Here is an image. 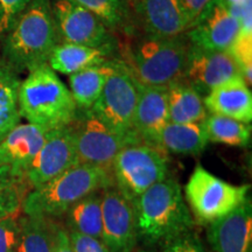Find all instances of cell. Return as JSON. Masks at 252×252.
<instances>
[{
    "mask_svg": "<svg viewBox=\"0 0 252 252\" xmlns=\"http://www.w3.org/2000/svg\"><path fill=\"white\" fill-rule=\"evenodd\" d=\"M1 41L5 63L17 74L48 64L59 43L52 1L32 0Z\"/></svg>",
    "mask_w": 252,
    "mask_h": 252,
    "instance_id": "cell-1",
    "label": "cell"
},
{
    "mask_svg": "<svg viewBox=\"0 0 252 252\" xmlns=\"http://www.w3.org/2000/svg\"><path fill=\"white\" fill-rule=\"evenodd\" d=\"M138 239L144 244H162L167 239L193 230L194 220L182 196L181 186L166 178L132 202Z\"/></svg>",
    "mask_w": 252,
    "mask_h": 252,
    "instance_id": "cell-2",
    "label": "cell"
},
{
    "mask_svg": "<svg viewBox=\"0 0 252 252\" xmlns=\"http://www.w3.org/2000/svg\"><path fill=\"white\" fill-rule=\"evenodd\" d=\"M111 173L99 167L77 163L52 181L31 189L25 195L24 214L59 220L68 209L88 195L112 187Z\"/></svg>",
    "mask_w": 252,
    "mask_h": 252,
    "instance_id": "cell-3",
    "label": "cell"
},
{
    "mask_svg": "<svg viewBox=\"0 0 252 252\" xmlns=\"http://www.w3.org/2000/svg\"><path fill=\"white\" fill-rule=\"evenodd\" d=\"M21 118L47 130L69 126L77 117L70 90L48 64L28 72L18 93Z\"/></svg>",
    "mask_w": 252,
    "mask_h": 252,
    "instance_id": "cell-4",
    "label": "cell"
},
{
    "mask_svg": "<svg viewBox=\"0 0 252 252\" xmlns=\"http://www.w3.org/2000/svg\"><path fill=\"white\" fill-rule=\"evenodd\" d=\"M188 48L186 35L168 39L145 35L123 62L140 86L168 88L184 78Z\"/></svg>",
    "mask_w": 252,
    "mask_h": 252,
    "instance_id": "cell-5",
    "label": "cell"
},
{
    "mask_svg": "<svg viewBox=\"0 0 252 252\" xmlns=\"http://www.w3.org/2000/svg\"><path fill=\"white\" fill-rule=\"evenodd\" d=\"M168 175L166 153L149 144L138 143L123 149L113 160V186L132 203L144 191Z\"/></svg>",
    "mask_w": 252,
    "mask_h": 252,
    "instance_id": "cell-6",
    "label": "cell"
},
{
    "mask_svg": "<svg viewBox=\"0 0 252 252\" xmlns=\"http://www.w3.org/2000/svg\"><path fill=\"white\" fill-rule=\"evenodd\" d=\"M249 189V185H231L197 165L189 176L185 195L197 222L209 224L241 206Z\"/></svg>",
    "mask_w": 252,
    "mask_h": 252,
    "instance_id": "cell-7",
    "label": "cell"
},
{
    "mask_svg": "<svg viewBox=\"0 0 252 252\" xmlns=\"http://www.w3.org/2000/svg\"><path fill=\"white\" fill-rule=\"evenodd\" d=\"M137 102V82L125 63L118 59L115 71L89 111L111 130L140 141L133 128Z\"/></svg>",
    "mask_w": 252,
    "mask_h": 252,
    "instance_id": "cell-8",
    "label": "cell"
},
{
    "mask_svg": "<svg viewBox=\"0 0 252 252\" xmlns=\"http://www.w3.org/2000/svg\"><path fill=\"white\" fill-rule=\"evenodd\" d=\"M74 144L80 163H88L111 173V166L117 154L128 145L141 143L125 137L108 127L89 110L78 111L71 124Z\"/></svg>",
    "mask_w": 252,
    "mask_h": 252,
    "instance_id": "cell-9",
    "label": "cell"
},
{
    "mask_svg": "<svg viewBox=\"0 0 252 252\" xmlns=\"http://www.w3.org/2000/svg\"><path fill=\"white\" fill-rule=\"evenodd\" d=\"M52 11L59 42L116 48L112 32L75 0H55Z\"/></svg>",
    "mask_w": 252,
    "mask_h": 252,
    "instance_id": "cell-10",
    "label": "cell"
},
{
    "mask_svg": "<svg viewBox=\"0 0 252 252\" xmlns=\"http://www.w3.org/2000/svg\"><path fill=\"white\" fill-rule=\"evenodd\" d=\"M77 163L80 161L75 150L71 125L50 130L27 171L25 179L27 188L40 187Z\"/></svg>",
    "mask_w": 252,
    "mask_h": 252,
    "instance_id": "cell-11",
    "label": "cell"
},
{
    "mask_svg": "<svg viewBox=\"0 0 252 252\" xmlns=\"http://www.w3.org/2000/svg\"><path fill=\"white\" fill-rule=\"evenodd\" d=\"M49 131L30 123L18 124L9 131L0 141V175L25 187L28 168Z\"/></svg>",
    "mask_w": 252,
    "mask_h": 252,
    "instance_id": "cell-12",
    "label": "cell"
},
{
    "mask_svg": "<svg viewBox=\"0 0 252 252\" xmlns=\"http://www.w3.org/2000/svg\"><path fill=\"white\" fill-rule=\"evenodd\" d=\"M241 26L224 0H212L186 32L189 43L198 48L228 52Z\"/></svg>",
    "mask_w": 252,
    "mask_h": 252,
    "instance_id": "cell-13",
    "label": "cell"
},
{
    "mask_svg": "<svg viewBox=\"0 0 252 252\" xmlns=\"http://www.w3.org/2000/svg\"><path fill=\"white\" fill-rule=\"evenodd\" d=\"M102 241L112 252H133L138 243L133 206L115 186L102 190Z\"/></svg>",
    "mask_w": 252,
    "mask_h": 252,
    "instance_id": "cell-14",
    "label": "cell"
},
{
    "mask_svg": "<svg viewBox=\"0 0 252 252\" xmlns=\"http://www.w3.org/2000/svg\"><path fill=\"white\" fill-rule=\"evenodd\" d=\"M237 77H243L235 60L228 52L198 48L189 43L182 80L201 94Z\"/></svg>",
    "mask_w": 252,
    "mask_h": 252,
    "instance_id": "cell-15",
    "label": "cell"
},
{
    "mask_svg": "<svg viewBox=\"0 0 252 252\" xmlns=\"http://www.w3.org/2000/svg\"><path fill=\"white\" fill-rule=\"evenodd\" d=\"M207 238L214 252H251V198L248 197L226 216L209 223Z\"/></svg>",
    "mask_w": 252,
    "mask_h": 252,
    "instance_id": "cell-16",
    "label": "cell"
},
{
    "mask_svg": "<svg viewBox=\"0 0 252 252\" xmlns=\"http://www.w3.org/2000/svg\"><path fill=\"white\" fill-rule=\"evenodd\" d=\"M146 36L168 39L185 35L189 23L179 0H135Z\"/></svg>",
    "mask_w": 252,
    "mask_h": 252,
    "instance_id": "cell-17",
    "label": "cell"
},
{
    "mask_svg": "<svg viewBox=\"0 0 252 252\" xmlns=\"http://www.w3.org/2000/svg\"><path fill=\"white\" fill-rule=\"evenodd\" d=\"M167 123H169L167 88L138 84L133 128L141 143L157 147L159 135Z\"/></svg>",
    "mask_w": 252,
    "mask_h": 252,
    "instance_id": "cell-18",
    "label": "cell"
},
{
    "mask_svg": "<svg viewBox=\"0 0 252 252\" xmlns=\"http://www.w3.org/2000/svg\"><path fill=\"white\" fill-rule=\"evenodd\" d=\"M207 111L251 124L252 94L243 77L215 88L203 98Z\"/></svg>",
    "mask_w": 252,
    "mask_h": 252,
    "instance_id": "cell-19",
    "label": "cell"
},
{
    "mask_svg": "<svg viewBox=\"0 0 252 252\" xmlns=\"http://www.w3.org/2000/svg\"><path fill=\"white\" fill-rule=\"evenodd\" d=\"M112 47H89L75 43L59 42L48 60V65L55 72L72 75L84 69L113 59Z\"/></svg>",
    "mask_w": 252,
    "mask_h": 252,
    "instance_id": "cell-20",
    "label": "cell"
},
{
    "mask_svg": "<svg viewBox=\"0 0 252 252\" xmlns=\"http://www.w3.org/2000/svg\"><path fill=\"white\" fill-rule=\"evenodd\" d=\"M118 59H111L102 64L90 67L69 75V86L78 111L90 110L98 99L109 77L115 71Z\"/></svg>",
    "mask_w": 252,
    "mask_h": 252,
    "instance_id": "cell-21",
    "label": "cell"
},
{
    "mask_svg": "<svg viewBox=\"0 0 252 252\" xmlns=\"http://www.w3.org/2000/svg\"><path fill=\"white\" fill-rule=\"evenodd\" d=\"M208 143L202 123L179 124L169 122L162 128L157 147L165 153L197 156L203 152Z\"/></svg>",
    "mask_w": 252,
    "mask_h": 252,
    "instance_id": "cell-22",
    "label": "cell"
},
{
    "mask_svg": "<svg viewBox=\"0 0 252 252\" xmlns=\"http://www.w3.org/2000/svg\"><path fill=\"white\" fill-rule=\"evenodd\" d=\"M168 119L171 123H202L208 116L202 94L184 80L167 88Z\"/></svg>",
    "mask_w": 252,
    "mask_h": 252,
    "instance_id": "cell-23",
    "label": "cell"
},
{
    "mask_svg": "<svg viewBox=\"0 0 252 252\" xmlns=\"http://www.w3.org/2000/svg\"><path fill=\"white\" fill-rule=\"evenodd\" d=\"M63 217L68 231L102 239V191L82 198Z\"/></svg>",
    "mask_w": 252,
    "mask_h": 252,
    "instance_id": "cell-24",
    "label": "cell"
},
{
    "mask_svg": "<svg viewBox=\"0 0 252 252\" xmlns=\"http://www.w3.org/2000/svg\"><path fill=\"white\" fill-rule=\"evenodd\" d=\"M20 242L17 252H54L58 223L42 216L24 215L19 220Z\"/></svg>",
    "mask_w": 252,
    "mask_h": 252,
    "instance_id": "cell-25",
    "label": "cell"
},
{
    "mask_svg": "<svg viewBox=\"0 0 252 252\" xmlns=\"http://www.w3.org/2000/svg\"><path fill=\"white\" fill-rule=\"evenodd\" d=\"M17 72L5 62H0V141L20 124L18 93L20 87Z\"/></svg>",
    "mask_w": 252,
    "mask_h": 252,
    "instance_id": "cell-26",
    "label": "cell"
},
{
    "mask_svg": "<svg viewBox=\"0 0 252 252\" xmlns=\"http://www.w3.org/2000/svg\"><path fill=\"white\" fill-rule=\"evenodd\" d=\"M208 140L229 146L247 147L251 143V124L208 113L202 122Z\"/></svg>",
    "mask_w": 252,
    "mask_h": 252,
    "instance_id": "cell-27",
    "label": "cell"
},
{
    "mask_svg": "<svg viewBox=\"0 0 252 252\" xmlns=\"http://www.w3.org/2000/svg\"><path fill=\"white\" fill-rule=\"evenodd\" d=\"M98 18L110 32L124 28L130 18L127 0H75Z\"/></svg>",
    "mask_w": 252,
    "mask_h": 252,
    "instance_id": "cell-28",
    "label": "cell"
},
{
    "mask_svg": "<svg viewBox=\"0 0 252 252\" xmlns=\"http://www.w3.org/2000/svg\"><path fill=\"white\" fill-rule=\"evenodd\" d=\"M24 186L0 175V219L15 216L26 195Z\"/></svg>",
    "mask_w": 252,
    "mask_h": 252,
    "instance_id": "cell-29",
    "label": "cell"
},
{
    "mask_svg": "<svg viewBox=\"0 0 252 252\" xmlns=\"http://www.w3.org/2000/svg\"><path fill=\"white\" fill-rule=\"evenodd\" d=\"M228 53L238 65L244 81L250 86L252 80V34L239 32Z\"/></svg>",
    "mask_w": 252,
    "mask_h": 252,
    "instance_id": "cell-30",
    "label": "cell"
},
{
    "mask_svg": "<svg viewBox=\"0 0 252 252\" xmlns=\"http://www.w3.org/2000/svg\"><path fill=\"white\" fill-rule=\"evenodd\" d=\"M161 252H210L202 239L189 230L184 234L167 239L161 244Z\"/></svg>",
    "mask_w": 252,
    "mask_h": 252,
    "instance_id": "cell-31",
    "label": "cell"
},
{
    "mask_svg": "<svg viewBox=\"0 0 252 252\" xmlns=\"http://www.w3.org/2000/svg\"><path fill=\"white\" fill-rule=\"evenodd\" d=\"M20 242V224L15 216L0 219V252H17Z\"/></svg>",
    "mask_w": 252,
    "mask_h": 252,
    "instance_id": "cell-32",
    "label": "cell"
},
{
    "mask_svg": "<svg viewBox=\"0 0 252 252\" xmlns=\"http://www.w3.org/2000/svg\"><path fill=\"white\" fill-rule=\"evenodd\" d=\"M32 0H0V40L11 30Z\"/></svg>",
    "mask_w": 252,
    "mask_h": 252,
    "instance_id": "cell-33",
    "label": "cell"
},
{
    "mask_svg": "<svg viewBox=\"0 0 252 252\" xmlns=\"http://www.w3.org/2000/svg\"><path fill=\"white\" fill-rule=\"evenodd\" d=\"M68 235L74 252H112L99 238L82 235L75 231H68Z\"/></svg>",
    "mask_w": 252,
    "mask_h": 252,
    "instance_id": "cell-34",
    "label": "cell"
},
{
    "mask_svg": "<svg viewBox=\"0 0 252 252\" xmlns=\"http://www.w3.org/2000/svg\"><path fill=\"white\" fill-rule=\"evenodd\" d=\"M179 1H180L182 8H184V12L189 23V27H190V25L196 20V18L202 13L203 9L209 5L212 0H179Z\"/></svg>",
    "mask_w": 252,
    "mask_h": 252,
    "instance_id": "cell-35",
    "label": "cell"
},
{
    "mask_svg": "<svg viewBox=\"0 0 252 252\" xmlns=\"http://www.w3.org/2000/svg\"><path fill=\"white\" fill-rule=\"evenodd\" d=\"M54 252H74L71 248L67 229L56 224L54 236Z\"/></svg>",
    "mask_w": 252,
    "mask_h": 252,
    "instance_id": "cell-36",
    "label": "cell"
},
{
    "mask_svg": "<svg viewBox=\"0 0 252 252\" xmlns=\"http://www.w3.org/2000/svg\"><path fill=\"white\" fill-rule=\"evenodd\" d=\"M224 1L228 4L229 6H236V5H241L243 4L244 1H247V0H224Z\"/></svg>",
    "mask_w": 252,
    "mask_h": 252,
    "instance_id": "cell-37",
    "label": "cell"
},
{
    "mask_svg": "<svg viewBox=\"0 0 252 252\" xmlns=\"http://www.w3.org/2000/svg\"><path fill=\"white\" fill-rule=\"evenodd\" d=\"M135 252H154V251H151V250H138Z\"/></svg>",
    "mask_w": 252,
    "mask_h": 252,
    "instance_id": "cell-38",
    "label": "cell"
},
{
    "mask_svg": "<svg viewBox=\"0 0 252 252\" xmlns=\"http://www.w3.org/2000/svg\"><path fill=\"white\" fill-rule=\"evenodd\" d=\"M133 1H135V0H133Z\"/></svg>",
    "mask_w": 252,
    "mask_h": 252,
    "instance_id": "cell-39",
    "label": "cell"
}]
</instances>
